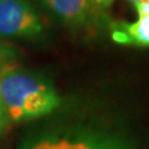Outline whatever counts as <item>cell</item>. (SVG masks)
<instances>
[{
	"label": "cell",
	"instance_id": "6da1fadb",
	"mask_svg": "<svg viewBox=\"0 0 149 149\" xmlns=\"http://www.w3.org/2000/svg\"><path fill=\"white\" fill-rule=\"evenodd\" d=\"M0 97L9 122L32 120L58 108L61 97L49 81L19 68L0 72Z\"/></svg>",
	"mask_w": 149,
	"mask_h": 149
},
{
	"label": "cell",
	"instance_id": "7a4b0ae2",
	"mask_svg": "<svg viewBox=\"0 0 149 149\" xmlns=\"http://www.w3.org/2000/svg\"><path fill=\"white\" fill-rule=\"evenodd\" d=\"M45 26L27 0H0V39L36 40Z\"/></svg>",
	"mask_w": 149,
	"mask_h": 149
},
{
	"label": "cell",
	"instance_id": "3957f363",
	"mask_svg": "<svg viewBox=\"0 0 149 149\" xmlns=\"http://www.w3.org/2000/svg\"><path fill=\"white\" fill-rule=\"evenodd\" d=\"M52 15L70 27H83L96 16L95 0H41Z\"/></svg>",
	"mask_w": 149,
	"mask_h": 149
},
{
	"label": "cell",
	"instance_id": "277c9868",
	"mask_svg": "<svg viewBox=\"0 0 149 149\" xmlns=\"http://www.w3.org/2000/svg\"><path fill=\"white\" fill-rule=\"evenodd\" d=\"M112 39L117 44L149 47V15L141 16L136 22H117L112 25Z\"/></svg>",
	"mask_w": 149,
	"mask_h": 149
},
{
	"label": "cell",
	"instance_id": "5b68a950",
	"mask_svg": "<svg viewBox=\"0 0 149 149\" xmlns=\"http://www.w3.org/2000/svg\"><path fill=\"white\" fill-rule=\"evenodd\" d=\"M76 149H132L125 146L118 139L102 137V136H90L74 141Z\"/></svg>",
	"mask_w": 149,
	"mask_h": 149
},
{
	"label": "cell",
	"instance_id": "8992f818",
	"mask_svg": "<svg viewBox=\"0 0 149 149\" xmlns=\"http://www.w3.org/2000/svg\"><path fill=\"white\" fill-rule=\"evenodd\" d=\"M21 149H76L73 139L63 137H46L34 141Z\"/></svg>",
	"mask_w": 149,
	"mask_h": 149
},
{
	"label": "cell",
	"instance_id": "52a82bcc",
	"mask_svg": "<svg viewBox=\"0 0 149 149\" xmlns=\"http://www.w3.org/2000/svg\"><path fill=\"white\" fill-rule=\"evenodd\" d=\"M16 56L17 51L15 50V47L0 40V63L10 62L16 58Z\"/></svg>",
	"mask_w": 149,
	"mask_h": 149
},
{
	"label": "cell",
	"instance_id": "ba28073f",
	"mask_svg": "<svg viewBox=\"0 0 149 149\" xmlns=\"http://www.w3.org/2000/svg\"><path fill=\"white\" fill-rule=\"evenodd\" d=\"M133 6L136 9L138 16H146L149 15V0H143V1L133 3Z\"/></svg>",
	"mask_w": 149,
	"mask_h": 149
},
{
	"label": "cell",
	"instance_id": "9c48e42d",
	"mask_svg": "<svg viewBox=\"0 0 149 149\" xmlns=\"http://www.w3.org/2000/svg\"><path fill=\"white\" fill-rule=\"evenodd\" d=\"M8 123H9V119H8V116H6L5 108H4V104H3V101H1V97H0V133H1L3 130L6 128Z\"/></svg>",
	"mask_w": 149,
	"mask_h": 149
},
{
	"label": "cell",
	"instance_id": "30bf717a",
	"mask_svg": "<svg viewBox=\"0 0 149 149\" xmlns=\"http://www.w3.org/2000/svg\"><path fill=\"white\" fill-rule=\"evenodd\" d=\"M113 1L114 0H95V4L98 9H107L111 6V4Z\"/></svg>",
	"mask_w": 149,
	"mask_h": 149
}]
</instances>
